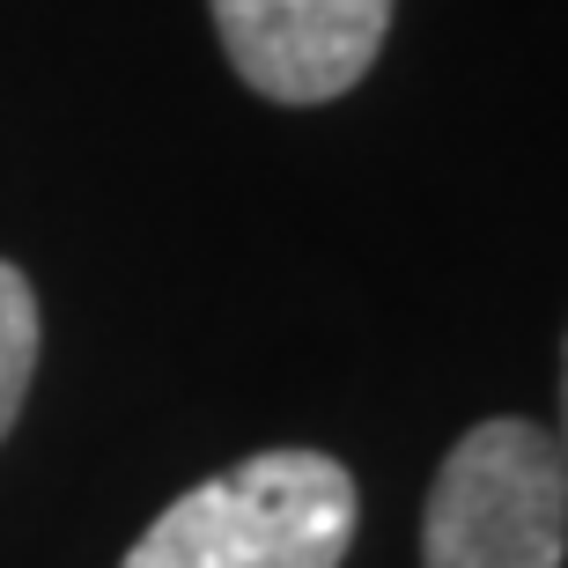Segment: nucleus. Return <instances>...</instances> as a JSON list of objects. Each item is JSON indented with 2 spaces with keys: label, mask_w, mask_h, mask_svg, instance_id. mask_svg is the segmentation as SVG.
Segmentation results:
<instances>
[{
  "label": "nucleus",
  "mask_w": 568,
  "mask_h": 568,
  "mask_svg": "<svg viewBox=\"0 0 568 568\" xmlns=\"http://www.w3.org/2000/svg\"><path fill=\"white\" fill-rule=\"evenodd\" d=\"M568 458L539 422L495 414L436 465L422 517V568H561Z\"/></svg>",
  "instance_id": "obj_2"
},
{
  "label": "nucleus",
  "mask_w": 568,
  "mask_h": 568,
  "mask_svg": "<svg viewBox=\"0 0 568 568\" xmlns=\"http://www.w3.org/2000/svg\"><path fill=\"white\" fill-rule=\"evenodd\" d=\"M30 369H38V288L22 281V266L0 258V443L22 414Z\"/></svg>",
  "instance_id": "obj_4"
},
{
  "label": "nucleus",
  "mask_w": 568,
  "mask_h": 568,
  "mask_svg": "<svg viewBox=\"0 0 568 568\" xmlns=\"http://www.w3.org/2000/svg\"><path fill=\"white\" fill-rule=\"evenodd\" d=\"M355 473L325 450H258L185 487L119 568H339L355 547Z\"/></svg>",
  "instance_id": "obj_1"
},
{
  "label": "nucleus",
  "mask_w": 568,
  "mask_h": 568,
  "mask_svg": "<svg viewBox=\"0 0 568 568\" xmlns=\"http://www.w3.org/2000/svg\"><path fill=\"white\" fill-rule=\"evenodd\" d=\"M236 82L266 104H333L377 67L392 0H207Z\"/></svg>",
  "instance_id": "obj_3"
},
{
  "label": "nucleus",
  "mask_w": 568,
  "mask_h": 568,
  "mask_svg": "<svg viewBox=\"0 0 568 568\" xmlns=\"http://www.w3.org/2000/svg\"><path fill=\"white\" fill-rule=\"evenodd\" d=\"M561 458H568V355H561Z\"/></svg>",
  "instance_id": "obj_5"
}]
</instances>
